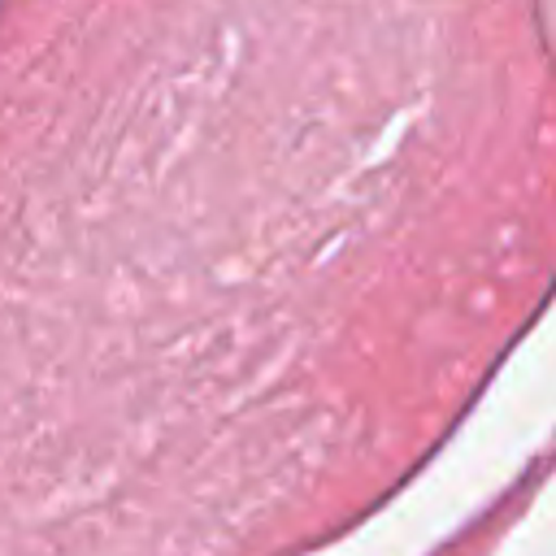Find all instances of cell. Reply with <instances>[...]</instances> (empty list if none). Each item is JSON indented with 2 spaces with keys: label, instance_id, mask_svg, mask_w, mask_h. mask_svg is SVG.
Wrapping results in <instances>:
<instances>
[]
</instances>
